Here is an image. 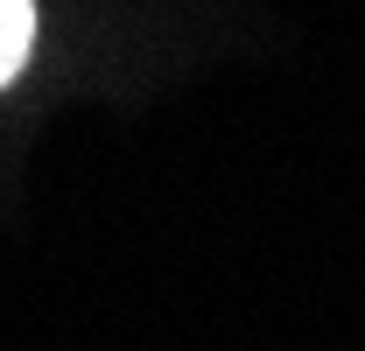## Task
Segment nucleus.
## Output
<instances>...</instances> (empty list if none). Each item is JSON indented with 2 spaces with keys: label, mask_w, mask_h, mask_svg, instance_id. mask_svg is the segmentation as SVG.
<instances>
[{
  "label": "nucleus",
  "mask_w": 365,
  "mask_h": 351,
  "mask_svg": "<svg viewBox=\"0 0 365 351\" xmlns=\"http://www.w3.org/2000/svg\"><path fill=\"white\" fill-rule=\"evenodd\" d=\"M29 49H36V0H0V85L21 78Z\"/></svg>",
  "instance_id": "nucleus-1"
}]
</instances>
